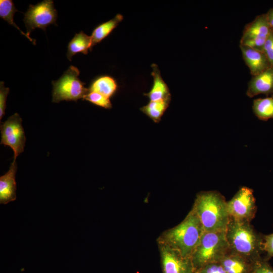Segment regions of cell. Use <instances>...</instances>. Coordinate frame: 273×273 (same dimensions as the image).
Segmentation results:
<instances>
[{"label":"cell","instance_id":"cell-1","mask_svg":"<svg viewBox=\"0 0 273 273\" xmlns=\"http://www.w3.org/2000/svg\"><path fill=\"white\" fill-rule=\"evenodd\" d=\"M204 232L226 231L230 220L227 202L215 191L202 192L196 199L193 208Z\"/></svg>","mask_w":273,"mask_h":273},{"label":"cell","instance_id":"cell-25","mask_svg":"<svg viewBox=\"0 0 273 273\" xmlns=\"http://www.w3.org/2000/svg\"><path fill=\"white\" fill-rule=\"evenodd\" d=\"M262 249L268 257H273V233L265 235L263 238Z\"/></svg>","mask_w":273,"mask_h":273},{"label":"cell","instance_id":"cell-9","mask_svg":"<svg viewBox=\"0 0 273 273\" xmlns=\"http://www.w3.org/2000/svg\"><path fill=\"white\" fill-rule=\"evenodd\" d=\"M271 30V28L268 22L266 14L258 15L245 26L240 44L262 51Z\"/></svg>","mask_w":273,"mask_h":273},{"label":"cell","instance_id":"cell-19","mask_svg":"<svg viewBox=\"0 0 273 273\" xmlns=\"http://www.w3.org/2000/svg\"><path fill=\"white\" fill-rule=\"evenodd\" d=\"M252 109L255 115L261 120L273 118V95L254 100Z\"/></svg>","mask_w":273,"mask_h":273},{"label":"cell","instance_id":"cell-18","mask_svg":"<svg viewBox=\"0 0 273 273\" xmlns=\"http://www.w3.org/2000/svg\"><path fill=\"white\" fill-rule=\"evenodd\" d=\"M170 101L171 97L162 100L150 101L140 110L153 121L158 122L168 107Z\"/></svg>","mask_w":273,"mask_h":273},{"label":"cell","instance_id":"cell-21","mask_svg":"<svg viewBox=\"0 0 273 273\" xmlns=\"http://www.w3.org/2000/svg\"><path fill=\"white\" fill-rule=\"evenodd\" d=\"M16 12H18V10L16 9L12 0L0 1V17L18 29L22 35L35 44V41L23 32L14 22V16Z\"/></svg>","mask_w":273,"mask_h":273},{"label":"cell","instance_id":"cell-10","mask_svg":"<svg viewBox=\"0 0 273 273\" xmlns=\"http://www.w3.org/2000/svg\"><path fill=\"white\" fill-rule=\"evenodd\" d=\"M164 273H192L189 259L170 247L160 243Z\"/></svg>","mask_w":273,"mask_h":273},{"label":"cell","instance_id":"cell-8","mask_svg":"<svg viewBox=\"0 0 273 273\" xmlns=\"http://www.w3.org/2000/svg\"><path fill=\"white\" fill-rule=\"evenodd\" d=\"M227 209L231 218L249 221L254 217L256 210L253 191L246 187L240 188L227 202Z\"/></svg>","mask_w":273,"mask_h":273},{"label":"cell","instance_id":"cell-20","mask_svg":"<svg viewBox=\"0 0 273 273\" xmlns=\"http://www.w3.org/2000/svg\"><path fill=\"white\" fill-rule=\"evenodd\" d=\"M241 256L234 253L233 255H225L219 261L226 273H246V265Z\"/></svg>","mask_w":273,"mask_h":273},{"label":"cell","instance_id":"cell-5","mask_svg":"<svg viewBox=\"0 0 273 273\" xmlns=\"http://www.w3.org/2000/svg\"><path fill=\"white\" fill-rule=\"evenodd\" d=\"M79 73L77 67L71 65L58 80L52 81L53 102L84 100L89 89L84 86L85 83L79 78Z\"/></svg>","mask_w":273,"mask_h":273},{"label":"cell","instance_id":"cell-12","mask_svg":"<svg viewBox=\"0 0 273 273\" xmlns=\"http://www.w3.org/2000/svg\"><path fill=\"white\" fill-rule=\"evenodd\" d=\"M273 95V67L253 76L248 83L246 95L252 98L259 94Z\"/></svg>","mask_w":273,"mask_h":273},{"label":"cell","instance_id":"cell-2","mask_svg":"<svg viewBox=\"0 0 273 273\" xmlns=\"http://www.w3.org/2000/svg\"><path fill=\"white\" fill-rule=\"evenodd\" d=\"M204 232L201 221L193 209L179 224L166 231L160 243L191 258Z\"/></svg>","mask_w":273,"mask_h":273},{"label":"cell","instance_id":"cell-6","mask_svg":"<svg viewBox=\"0 0 273 273\" xmlns=\"http://www.w3.org/2000/svg\"><path fill=\"white\" fill-rule=\"evenodd\" d=\"M57 11L55 9L53 1L44 0L35 5H30L25 13L24 22L27 29V34L35 28L45 31L51 24H56Z\"/></svg>","mask_w":273,"mask_h":273},{"label":"cell","instance_id":"cell-27","mask_svg":"<svg viewBox=\"0 0 273 273\" xmlns=\"http://www.w3.org/2000/svg\"><path fill=\"white\" fill-rule=\"evenodd\" d=\"M253 273H273V269L265 262H258Z\"/></svg>","mask_w":273,"mask_h":273},{"label":"cell","instance_id":"cell-11","mask_svg":"<svg viewBox=\"0 0 273 273\" xmlns=\"http://www.w3.org/2000/svg\"><path fill=\"white\" fill-rule=\"evenodd\" d=\"M240 48L243 59L253 76L262 73L271 67L263 51L242 44H240Z\"/></svg>","mask_w":273,"mask_h":273},{"label":"cell","instance_id":"cell-7","mask_svg":"<svg viewBox=\"0 0 273 273\" xmlns=\"http://www.w3.org/2000/svg\"><path fill=\"white\" fill-rule=\"evenodd\" d=\"M1 144L10 147L14 152V160L24 151L26 137L22 119L16 113L1 124Z\"/></svg>","mask_w":273,"mask_h":273},{"label":"cell","instance_id":"cell-16","mask_svg":"<svg viewBox=\"0 0 273 273\" xmlns=\"http://www.w3.org/2000/svg\"><path fill=\"white\" fill-rule=\"evenodd\" d=\"M116 80L108 75H104L96 78L89 87V92L98 93L108 98L111 97L117 89Z\"/></svg>","mask_w":273,"mask_h":273},{"label":"cell","instance_id":"cell-14","mask_svg":"<svg viewBox=\"0 0 273 273\" xmlns=\"http://www.w3.org/2000/svg\"><path fill=\"white\" fill-rule=\"evenodd\" d=\"M152 68L153 84L150 92L145 95L149 98L150 101L162 100L171 97L168 86L163 80L158 66L153 64Z\"/></svg>","mask_w":273,"mask_h":273},{"label":"cell","instance_id":"cell-15","mask_svg":"<svg viewBox=\"0 0 273 273\" xmlns=\"http://www.w3.org/2000/svg\"><path fill=\"white\" fill-rule=\"evenodd\" d=\"M92 38L81 31L79 33L75 34L68 45L67 57L70 61L72 57L78 53L84 55L88 53V50L92 51Z\"/></svg>","mask_w":273,"mask_h":273},{"label":"cell","instance_id":"cell-26","mask_svg":"<svg viewBox=\"0 0 273 273\" xmlns=\"http://www.w3.org/2000/svg\"><path fill=\"white\" fill-rule=\"evenodd\" d=\"M200 273H226L220 264L214 263H209L206 265L200 271Z\"/></svg>","mask_w":273,"mask_h":273},{"label":"cell","instance_id":"cell-4","mask_svg":"<svg viewBox=\"0 0 273 273\" xmlns=\"http://www.w3.org/2000/svg\"><path fill=\"white\" fill-rule=\"evenodd\" d=\"M230 249L225 231L204 232L191 255L193 262L198 265H207L219 261Z\"/></svg>","mask_w":273,"mask_h":273},{"label":"cell","instance_id":"cell-17","mask_svg":"<svg viewBox=\"0 0 273 273\" xmlns=\"http://www.w3.org/2000/svg\"><path fill=\"white\" fill-rule=\"evenodd\" d=\"M123 19L121 14H117L114 18L104 22L93 30L92 38V48L108 36Z\"/></svg>","mask_w":273,"mask_h":273},{"label":"cell","instance_id":"cell-24","mask_svg":"<svg viewBox=\"0 0 273 273\" xmlns=\"http://www.w3.org/2000/svg\"><path fill=\"white\" fill-rule=\"evenodd\" d=\"M10 92L9 87H6L4 82H0V119L1 120L5 113L7 96Z\"/></svg>","mask_w":273,"mask_h":273},{"label":"cell","instance_id":"cell-13","mask_svg":"<svg viewBox=\"0 0 273 273\" xmlns=\"http://www.w3.org/2000/svg\"><path fill=\"white\" fill-rule=\"evenodd\" d=\"M17 165L15 160L11 163L9 170L0 177V203L6 204L16 199L17 185L15 175Z\"/></svg>","mask_w":273,"mask_h":273},{"label":"cell","instance_id":"cell-3","mask_svg":"<svg viewBox=\"0 0 273 273\" xmlns=\"http://www.w3.org/2000/svg\"><path fill=\"white\" fill-rule=\"evenodd\" d=\"M225 234L230 250L241 256H257L263 251V238L255 232L248 221L230 218Z\"/></svg>","mask_w":273,"mask_h":273},{"label":"cell","instance_id":"cell-23","mask_svg":"<svg viewBox=\"0 0 273 273\" xmlns=\"http://www.w3.org/2000/svg\"><path fill=\"white\" fill-rule=\"evenodd\" d=\"M262 51L267 57L270 66L273 67V29L272 28L265 42Z\"/></svg>","mask_w":273,"mask_h":273},{"label":"cell","instance_id":"cell-22","mask_svg":"<svg viewBox=\"0 0 273 273\" xmlns=\"http://www.w3.org/2000/svg\"><path fill=\"white\" fill-rule=\"evenodd\" d=\"M84 100L105 109H111L112 107L110 98L97 92H89L84 97Z\"/></svg>","mask_w":273,"mask_h":273},{"label":"cell","instance_id":"cell-28","mask_svg":"<svg viewBox=\"0 0 273 273\" xmlns=\"http://www.w3.org/2000/svg\"><path fill=\"white\" fill-rule=\"evenodd\" d=\"M268 22L273 29V8L270 9L266 14Z\"/></svg>","mask_w":273,"mask_h":273}]
</instances>
